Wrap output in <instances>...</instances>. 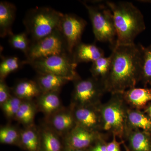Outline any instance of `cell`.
Here are the masks:
<instances>
[{
  "label": "cell",
  "instance_id": "obj_1",
  "mask_svg": "<svg viewBox=\"0 0 151 151\" xmlns=\"http://www.w3.org/2000/svg\"><path fill=\"white\" fill-rule=\"evenodd\" d=\"M142 45H115L110 72L104 83L106 92L122 94L140 81Z\"/></svg>",
  "mask_w": 151,
  "mask_h": 151
},
{
  "label": "cell",
  "instance_id": "obj_2",
  "mask_svg": "<svg viewBox=\"0 0 151 151\" xmlns=\"http://www.w3.org/2000/svg\"><path fill=\"white\" fill-rule=\"evenodd\" d=\"M113 13L116 32V45L134 44L135 38L146 29L144 16L132 3L107 1Z\"/></svg>",
  "mask_w": 151,
  "mask_h": 151
},
{
  "label": "cell",
  "instance_id": "obj_3",
  "mask_svg": "<svg viewBox=\"0 0 151 151\" xmlns=\"http://www.w3.org/2000/svg\"><path fill=\"white\" fill-rule=\"evenodd\" d=\"M129 108L122 94H112L108 102L100 105L102 131L125 141L128 134L127 116Z\"/></svg>",
  "mask_w": 151,
  "mask_h": 151
},
{
  "label": "cell",
  "instance_id": "obj_4",
  "mask_svg": "<svg viewBox=\"0 0 151 151\" xmlns=\"http://www.w3.org/2000/svg\"><path fill=\"white\" fill-rule=\"evenodd\" d=\"M63 15L49 7H37L28 11L23 23L31 43L47 36L59 29Z\"/></svg>",
  "mask_w": 151,
  "mask_h": 151
},
{
  "label": "cell",
  "instance_id": "obj_5",
  "mask_svg": "<svg viewBox=\"0 0 151 151\" xmlns=\"http://www.w3.org/2000/svg\"><path fill=\"white\" fill-rule=\"evenodd\" d=\"M92 3L89 4L82 2L89 14L94 37L99 41L109 42L113 47L116 44V32L112 11L106 4Z\"/></svg>",
  "mask_w": 151,
  "mask_h": 151
},
{
  "label": "cell",
  "instance_id": "obj_6",
  "mask_svg": "<svg viewBox=\"0 0 151 151\" xmlns=\"http://www.w3.org/2000/svg\"><path fill=\"white\" fill-rule=\"evenodd\" d=\"M37 73H50L65 77L73 81L80 77L76 69L78 64L74 62L69 53L52 55L29 62Z\"/></svg>",
  "mask_w": 151,
  "mask_h": 151
},
{
  "label": "cell",
  "instance_id": "obj_7",
  "mask_svg": "<svg viewBox=\"0 0 151 151\" xmlns=\"http://www.w3.org/2000/svg\"><path fill=\"white\" fill-rule=\"evenodd\" d=\"M73 89L70 105L72 106H99L106 92L105 86L100 80L93 77L73 81Z\"/></svg>",
  "mask_w": 151,
  "mask_h": 151
},
{
  "label": "cell",
  "instance_id": "obj_8",
  "mask_svg": "<svg viewBox=\"0 0 151 151\" xmlns=\"http://www.w3.org/2000/svg\"><path fill=\"white\" fill-rule=\"evenodd\" d=\"M69 53L59 29L45 37L32 42L26 55L25 62H29L52 55ZM70 54V53H69Z\"/></svg>",
  "mask_w": 151,
  "mask_h": 151
},
{
  "label": "cell",
  "instance_id": "obj_9",
  "mask_svg": "<svg viewBox=\"0 0 151 151\" xmlns=\"http://www.w3.org/2000/svg\"><path fill=\"white\" fill-rule=\"evenodd\" d=\"M87 22L72 14H63L59 28L66 43L68 52L72 54L76 45L81 42V38Z\"/></svg>",
  "mask_w": 151,
  "mask_h": 151
},
{
  "label": "cell",
  "instance_id": "obj_10",
  "mask_svg": "<svg viewBox=\"0 0 151 151\" xmlns=\"http://www.w3.org/2000/svg\"><path fill=\"white\" fill-rule=\"evenodd\" d=\"M103 136L101 132L90 131L76 125L63 138V142L65 147L87 150Z\"/></svg>",
  "mask_w": 151,
  "mask_h": 151
},
{
  "label": "cell",
  "instance_id": "obj_11",
  "mask_svg": "<svg viewBox=\"0 0 151 151\" xmlns=\"http://www.w3.org/2000/svg\"><path fill=\"white\" fill-rule=\"evenodd\" d=\"M99 106H70L77 126L100 132L102 131V120Z\"/></svg>",
  "mask_w": 151,
  "mask_h": 151
},
{
  "label": "cell",
  "instance_id": "obj_12",
  "mask_svg": "<svg viewBox=\"0 0 151 151\" xmlns=\"http://www.w3.org/2000/svg\"><path fill=\"white\" fill-rule=\"evenodd\" d=\"M44 121L45 124L63 138L77 125L70 105L45 118Z\"/></svg>",
  "mask_w": 151,
  "mask_h": 151
},
{
  "label": "cell",
  "instance_id": "obj_13",
  "mask_svg": "<svg viewBox=\"0 0 151 151\" xmlns=\"http://www.w3.org/2000/svg\"><path fill=\"white\" fill-rule=\"evenodd\" d=\"M40 133L39 151H63V138L44 122L39 127Z\"/></svg>",
  "mask_w": 151,
  "mask_h": 151
},
{
  "label": "cell",
  "instance_id": "obj_14",
  "mask_svg": "<svg viewBox=\"0 0 151 151\" xmlns=\"http://www.w3.org/2000/svg\"><path fill=\"white\" fill-rule=\"evenodd\" d=\"M129 107L137 110H144L151 102V88L133 87L122 93Z\"/></svg>",
  "mask_w": 151,
  "mask_h": 151
},
{
  "label": "cell",
  "instance_id": "obj_15",
  "mask_svg": "<svg viewBox=\"0 0 151 151\" xmlns=\"http://www.w3.org/2000/svg\"><path fill=\"white\" fill-rule=\"evenodd\" d=\"M60 92H43L35 100L38 111L47 118L64 107L60 97Z\"/></svg>",
  "mask_w": 151,
  "mask_h": 151
},
{
  "label": "cell",
  "instance_id": "obj_16",
  "mask_svg": "<svg viewBox=\"0 0 151 151\" xmlns=\"http://www.w3.org/2000/svg\"><path fill=\"white\" fill-rule=\"evenodd\" d=\"M71 55L74 62L78 64L80 63L93 62L104 56V52L94 44H86L81 42L75 47Z\"/></svg>",
  "mask_w": 151,
  "mask_h": 151
},
{
  "label": "cell",
  "instance_id": "obj_17",
  "mask_svg": "<svg viewBox=\"0 0 151 151\" xmlns=\"http://www.w3.org/2000/svg\"><path fill=\"white\" fill-rule=\"evenodd\" d=\"M11 89L13 95L22 100H35L42 93L35 80L28 79L19 80Z\"/></svg>",
  "mask_w": 151,
  "mask_h": 151
},
{
  "label": "cell",
  "instance_id": "obj_18",
  "mask_svg": "<svg viewBox=\"0 0 151 151\" xmlns=\"http://www.w3.org/2000/svg\"><path fill=\"white\" fill-rule=\"evenodd\" d=\"M16 7L12 3L0 2V36L4 37L13 34L12 26L15 19Z\"/></svg>",
  "mask_w": 151,
  "mask_h": 151
},
{
  "label": "cell",
  "instance_id": "obj_19",
  "mask_svg": "<svg viewBox=\"0 0 151 151\" xmlns=\"http://www.w3.org/2000/svg\"><path fill=\"white\" fill-rule=\"evenodd\" d=\"M35 80L37 83L42 93L60 92L63 86L70 81L65 77L45 73H37Z\"/></svg>",
  "mask_w": 151,
  "mask_h": 151
},
{
  "label": "cell",
  "instance_id": "obj_20",
  "mask_svg": "<svg viewBox=\"0 0 151 151\" xmlns=\"http://www.w3.org/2000/svg\"><path fill=\"white\" fill-rule=\"evenodd\" d=\"M40 133L35 124L20 129L19 147L26 151H39Z\"/></svg>",
  "mask_w": 151,
  "mask_h": 151
},
{
  "label": "cell",
  "instance_id": "obj_21",
  "mask_svg": "<svg viewBox=\"0 0 151 151\" xmlns=\"http://www.w3.org/2000/svg\"><path fill=\"white\" fill-rule=\"evenodd\" d=\"M127 127L128 134L134 130H142L151 134V120L143 111L129 108Z\"/></svg>",
  "mask_w": 151,
  "mask_h": 151
},
{
  "label": "cell",
  "instance_id": "obj_22",
  "mask_svg": "<svg viewBox=\"0 0 151 151\" xmlns=\"http://www.w3.org/2000/svg\"><path fill=\"white\" fill-rule=\"evenodd\" d=\"M126 140L132 151H151V134L140 130H134L128 133Z\"/></svg>",
  "mask_w": 151,
  "mask_h": 151
},
{
  "label": "cell",
  "instance_id": "obj_23",
  "mask_svg": "<svg viewBox=\"0 0 151 151\" xmlns=\"http://www.w3.org/2000/svg\"><path fill=\"white\" fill-rule=\"evenodd\" d=\"M38 111L35 100H23L15 120L24 127L34 125V120Z\"/></svg>",
  "mask_w": 151,
  "mask_h": 151
},
{
  "label": "cell",
  "instance_id": "obj_24",
  "mask_svg": "<svg viewBox=\"0 0 151 151\" xmlns=\"http://www.w3.org/2000/svg\"><path fill=\"white\" fill-rule=\"evenodd\" d=\"M111 65V57L105 56L98 58L92 63L90 71L92 77L98 79L104 84L110 72Z\"/></svg>",
  "mask_w": 151,
  "mask_h": 151
},
{
  "label": "cell",
  "instance_id": "obj_25",
  "mask_svg": "<svg viewBox=\"0 0 151 151\" xmlns=\"http://www.w3.org/2000/svg\"><path fill=\"white\" fill-rule=\"evenodd\" d=\"M140 81L145 87L151 86V44L147 47L142 45Z\"/></svg>",
  "mask_w": 151,
  "mask_h": 151
},
{
  "label": "cell",
  "instance_id": "obj_26",
  "mask_svg": "<svg viewBox=\"0 0 151 151\" xmlns=\"http://www.w3.org/2000/svg\"><path fill=\"white\" fill-rule=\"evenodd\" d=\"M20 140V129L15 126L7 124L0 128V143L19 147Z\"/></svg>",
  "mask_w": 151,
  "mask_h": 151
},
{
  "label": "cell",
  "instance_id": "obj_27",
  "mask_svg": "<svg viewBox=\"0 0 151 151\" xmlns=\"http://www.w3.org/2000/svg\"><path fill=\"white\" fill-rule=\"evenodd\" d=\"M24 63L16 56L3 57L0 63V79H4L7 76L22 67Z\"/></svg>",
  "mask_w": 151,
  "mask_h": 151
},
{
  "label": "cell",
  "instance_id": "obj_28",
  "mask_svg": "<svg viewBox=\"0 0 151 151\" xmlns=\"http://www.w3.org/2000/svg\"><path fill=\"white\" fill-rule=\"evenodd\" d=\"M9 42L11 46L27 54L31 44V41L26 32L11 35L9 36Z\"/></svg>",
  "mask_w": 151,
  "mask_h": 151
},
{
  "label": "cell",
  "instance_id": "obj_29",
  "mask_svg": "<svg viewBox=\"0 0 151 151\" xmlns=\"http://www.w3.org/2000/svg\"><path fill=\"white\" fill-rule=\"evenodd\" d=\"M23 100L13 95L1 106L4 116L8 120H15Z\"/></svg>",
  "mask_w": 151,
  "mask_h": 151
},
{
  "label": "cell",
  "instance_id": "obj_30",
  "mask_svg": "<svg viewBox=\"0 0 151 151\" xmlns=\"http://www.w3.org/2000/svg\"><path fill=\"white\" fill-rule=\"evenodd\" d=\"M12 95V89L4 79H0V105L8 100Z\"/></svg>",
  "mask_w": 151,
  "mask_h": 151
},
{
  "label": "cell",
  "instance_id": "obj_31",
  "mask_svg": "<svg viewBox=\"0 0 151 151\" xmlns=\"http://www.w3.org/2000/svg\"><path fill=\"white\" fill-rule=\"evenodd\" d=\"M107 143L103 136L87 149V151H107Z\"/></svg>",
  "mask_w": 151,
  "mask_h": 151
},
{
  "label": "cell",
  "instance_id": "obj_32",
  "mask_svg": "<svg viewBox=\"0 0 151 151\" xmlns=\"http://www.w3.org/2000/svg\"><path fill=\"white\" fill-rule=\"evenodd\" d=\"M113 139L110 142L107 143V151H122L121 145L123 142H119L116 139V137L113 135Z\"/></svg>",
  "mask_w": 151,
  "mask_h": 151
},
{
  "label": "cell",
  "instance_id": "obj_33",
  "mask_svg": "<svg viewBox=\"0 0 151 151\" xmlns=\"http://www.w3.org/2000/svg\"><path fill=\"white\" fill-rule=\"evenodd\" d=\"M143 110V112L145 113L151 120V102L149 103Z\"/></svg>",
  "mask_w": 151,
  "mask_h": 151
},
{
  "label": "cell",
  "instance_id": "obj_34",
  "mask_svg": "<svg viewBox=\"0 0 151 151\" xmlns=\"http://www.w3.org/2000/svg\"><path fill=\"white\" fill-rule=\"evenodd\" d=\"M63 151H87V150H78L65 147Z\"/></svg>",
  "mask_w": 151,
  "mask_h": 151
},
{
  "label": "cell",
  "instance_id": "obj_35",
  "mask_svg": "<svg viewBox=\"0 0 151 151\" xmlns=\"http://www.w3.org/2000/svg\"><path fill=\"white\" fill-rule=\"evenodd\" d=\"M122 142H123V143H122V144H123V145H124V149H125V151H132V150H131L129 148V147H128V146H127V145L125 144V141H122Z\"/></svg>",
  "mask_w": 151,
  "mask_h": 151
}]
</instances>
